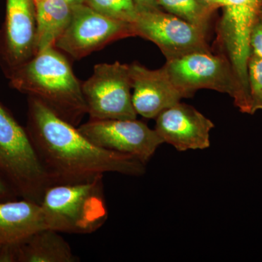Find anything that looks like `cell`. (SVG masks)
<instances>
[{
  "label": "cell",
  "instance_id": "1",
  "mask_svg": "<svg viewBox=\"0 0 262 262\" xmlns=\"http://www.w3.org/2000/svg\"><path fill=\"white\" fill-rule=\"evenodd\" d=\"M29 137L52 185L92 180L105 173H145V164L131 155L100 147L46 105L29 97Z\"/></svg>",
  "mask_w": 262,
  "mask_h": 262
},
{
  "label": "cell",
  "instance_id": "2",
  "mask_svg": "<svg viewBox=\"0 0 262 262\" xmlns=\"http://www.w3.org/2000/svg\"><path fill=\"white\" fill-rule=\"evenodd\" d=\"M10 83L76 127L87 115L82 83L67 58L56 47L38 52L10 70Z\"/></svg>",
  "mask_w": 262,
  "mask_h": 262
},
{
  "label": "cell",
  "instance_id": "3",
  "mask_svg": "<svg viewBox=\"0 0 262 262\" xmlns=\"http://www.w3.org/2000/svg\"><path fill=\"white\" fill-rule=\"evenodd\" d=\"M103 178L48 187L39 203L47 229L84 234L101 228L108 218Z\"/></svg>",
  "mask_w": 262,
  "mask_h": 262
},
{
  "label": "cell",
  "instance_id": "4",
  "mask_svg": "<svg viewBox=\"0 0 262 262\" xmlns=\"http://www.w3.org/2000/svg\"><path fill=\"white\" fill-rule=\"evenodd\" d=\"M0 170L18 196L40 203L51 186L27 129L0 102Z\"/></svg>",
  "mask_w": 262,
  "mask_h": 262
},
{
  "label": "cell",
  "instance_id": "5",
  "mask_svg": "<svg viewBox=\"0 0 262 262\" xmlns=\"http://www.w3.org/2000/svg\"><path fill=\"white\" fill-rule=\"evenodd\" d=\"M223 14L218 26L219 38L228 58L237 85L234 103L250 104L248 63L251 56V29L262 13V0H223Z\"/></svg>",
  "mask_w": 262,
  "mask_h": 262
},
{
  "label": "cell",
  "instance_id": "6",
  "mask_svg": "<svg viewBox=\"0 0 262 262\" xmlns=\"http://www.w3.org/2000/svg\"><path fill=\"white\" fill-rule=\"evenodd\" d=\"M90 120H133L136 114L132 102L129 65L118 61L98 63L92 75L82 83Z\"/></svg>",
  "mask_w": 262,
  "mask_h": 262
},
{
  "label": "cell",
  "instance_id": "7",
  "mask_svg": "<svg viewBox=\"0 0 262 262\" xmlns=\"http://www.w3.org/2000/svg\"><path fill=\"white\" fill-rule=\"evenodd\" d=\"M183 98L191 97L198 90L210 89L237 96V85L227 56L210 51H196L167 60L163 67Z\"/></svg>",
  "mask_w": 262,
  "mask_h": 262
},
{
  "label": "cell",
  "instance_id": "8",
  "mask_svg": "<svg viewBox=\"0 0 262 262\" xmlns=\"http://www.w3.org/2000/svg\"><path fill=\"white\" fill-rule=\"evenodd\" d=\"M72 6L70 23L55 47L76 60L82 59L114 41L135 37L130 24L101 14L85 3Z\"/></svg>",
  "mask_w": 262,
  "mask_h": 262
},
{
  "label": "cell",
  "instance_id": "9",
  "mask_svg": "<svg viewBox=\"0 0 262 262\" xmlns=\"http://www.w3.org/2000/svg\"><path fill=\"white\" fill-rule=\"evenodd\" d=\"M130 24L134 36L155 43L166 61L193 52L210 51L206 31L160 8L137 10Z\"/></svg>",
  "mask_w": 262,
  "mask_h": 262
},
{
  "label": "cell",
  "instance_id": "10",
  "mask_svg": "<svg viewBox=\"0 0 262 262\" xmlns=\"http://www.w3.org/2000/svg\"><path fill=\"white\" fill-rule=\"evenodd\" d=\"M79 130L103 149L131 155L146 164L163 141L144 122L133 120H90Z\"/></svg>",
  "mask_w": 262,
  "mask_h": 262
},
{
  "label": "cell",
  "instance_id": "11",
  "mask_svg": "<svg viewBox=\"0 0 262 262\" xmlns=\"http://www.w3.org/2000/svg\"><path fill=\"white\" fill-rule=\"evenodd\" d=\"M213 127L211 120L180 101L158 115L155 130L163 143L183 151L209 147L210 133Z\"/></svg>",
  "mask_w": 262,
  "mask_h": 262
},
{
  "label": "cell",
  "instance_id": "12",
  "mask_svg": "<svg viewBox=\"0 0 262 262\" xmlns=\"http://www.w3.org/2000/svg\"><path fill=\"white\" fill-rule=\"evenodd\" d=\"M4 56L10 70L37 53V9L34 0H7Z\"/></svg>",
  "mask_w": 262,
  "mask_h": 262
},
{
  "label": "cell",
  "instance_id": "13",
  "mask_svg": "<svg viewBox=\"0 0 262 262\" xmlns=\"http://www.w3.org/2000/svg\"><path fill=\"white\" fill-rule=\"evenodd\" d=\"M129 70L133 106L137 115L144 118H156L163 110L184 98L163 67L149 70L135 62L129 64Z\"/></svg>",
  "mask_w": 262,
  "mask_h": 262
},
{
  "label": "cell",
  "instance_id": "14",
  "mask_svg": "<svg viewBox=\"0 0 262 262\" xmlns=\"http://www.w3.org/2000/svg\"><path fill=\"white\" fill-rule=\"evenodd\" d=\"M47 229L39 203L24 199L0 203V244H18Z\"/></svg>",
  "mask_w": 262,
  "mask_h": 262
},
{
  "label": "cell",
  "instance_id": "15",
  "mask_svg": "<svg viewBox=\"0 0 262 262\" xmlns=\"http://www.w3.org/2000/svg\"><path fill=\"white\" fill-rule=\"evenodd\" d=\"M60 232L45 229L17 245V262H77L70 244Z\"/></svg>",
  "mask_w": 262,
  "mask_h": 262
},
{
  "label": "cell",
  "instance_id": "16",
  "mask_svg": "<svg viewBox=\"0 0 262 262\" xmlns=\"http://www.w3.org/2000/svg\"><path fill=\"white\" fill-rule=\"evenodd\" d=\"M37 9V53L55 47L70 23L72 6L65 0H41Z\"/></svg>",
  "mask_w": 262,
  "mask_h": 262
},
{
  "label": "cell",
  "instance_id": "17",
  "mask_svg": "<svg viewBox=\"0 0 262 262\" xmlns=\"http://www.w3.org/2000/svg\"><path fill=\"white\" fill-rule=\"evenodd\" d=\"M159 7L188 23L206 31L214 10L201 0H157Z\"/></svg>",
  "mask_w": 262,
  "mask_h": 262
},
{
  "label": "cell",
  "instance_id": "18",
  "mask_svg": "<svg viewBox=\"0 0 262 262\" xmlns=\"http://www.w3.org/2000/svg\"><path fill=\"white\" fill-rule=\"evenodd\" d=\"M85 4L101 14L129 24L137 13L134 0H86Z\"/></svg>",
  "mask_w": 262,
  "mask_h": 262
},
{
  "label": "cell",
  "instance_id": "19",
  "mask_svg": "<svg viewBox=\"0 0 262 262\" xmlns=\"http://www.w3.org/2000/svg\"><path fill=\"white\" fill-rule=\"evenodd\" d=\"M251 115L262 110V58L251 53L248 63Z\"/></svg>",
  "mask_w": 262,
  "mask_h": 262
},
{
  "label": "cell",
  "instance_id": "20",
  "mask_svg": "<svg viewBox=\"0 0 262 262\" xmlns=\"http://www.w3.org/2000/svg\"><path fill=\"white\" fill-rule=\"evenodd\" d=\"M249 45L251 53L262 58V13L253 24L250 34Z\"/></svg>",
  "mask_w": 262,
  "mask_h": 262
},
{
  "label": "cell",
  "instance_id": "21",
  "mask_svg": "<svg viewBox=\"0 0 262 262\" xmlns=\"http://www.w3.org/2000/svg\"><path fill=\"white\" fill-rule=\"evenodd\" d=\"M18 193L0 170V203L16 199Z\"/></svg>",
  "mask_w": 262,
  "mask_h": 262
},
{
  "label": "cell",
  "instance_id": "22",
  "mask_svg": "<svg viewBox=\"0 0 262 262\" xmlns=\"http://www.w3.org/2000/svg\"><path fill=\"white\" fill-rule=\"evenodd\" d=\"M136 9L139 10H152L160 8L157 0H134Z\"/></svg>",
  "mask_w": 262,
  "mask_h": 262
},
{
  "label": "cell",
  "instance_id": "23",
  "mask_svg": "<svg viewBox=\"0 0 262 262\" xmlns=\"http://www.w3.org/2000/svg\"><path fill=\"white\" fill-rule=\"evenodd\" d=\"M201 1L209 6L213 10L223 7V0H201Z\"/></svg>",
  "mask_w": 262,
  "mask_h": 262
},
{
  "label": "cell",
  "instance_id": "24",
  "mask_svg": "<svg viewBox=\"0 0 262 262\" xmlns=\"http://www.w3.org/2000/svg\"><path fill=\"white\" fill-rule=\"evenodd\" d=\"M65 1H67L71 5H75L83 4V3H85L86 0H65Z\"/></svg>",
  "mask_w": 262,
  "mask_h": 262
},
{
  "label": "cell",
  "instance_id": "25",
  "mask_svg": "<svg viewBox=\"0 0 262 262\" xmlns=\"http://www.w3.org/2000/svg\"><path fill=\"white\" fill-rule=\"evenodd\" d=\"M34 1H35V3H37V2L41 1V0H34Z\"/></svg>",
  "mask_w": 262,
  "mask_h": 262
},
{
  "label": "cell",
  "instance_id": "26",
  "mask_svg": "<svg viewBox=\"0 0 262 262\" xmlns=\"http://www.w3.org/2000/svg\"><path fill=\"white\" fill-rule=\"evenodd\" d=\"M2 246H3V245L0 244V248H1Z\"/></svg>",
  "mask_w": 262,
  "mask_h": 262
}]
</instances>
